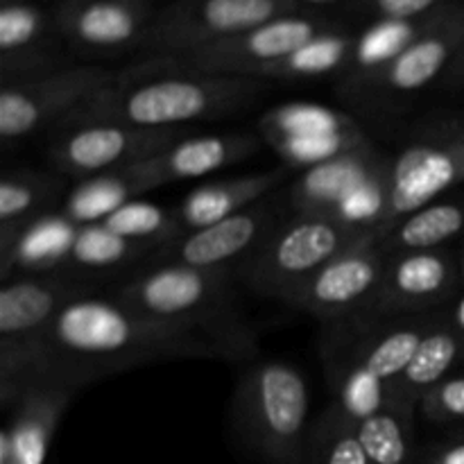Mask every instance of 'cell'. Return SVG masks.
Listing matches in <instances>:
<instances>
[{"label":"cell","instance_id":"1","mask_svg":"<svg viewBox=\"0 0 464 464\" xmlns=\"http://www.w3.org/2000/svg\"><path fill=\"white\" fill-rule=\"evenodd\" d=\"M48 379L84 383L134 367L184 358H227L231 349L204 331L134 311L113 297L66 304L50 329Z\"/></svg>","mask_w":464,"mask_h":464},{"label":"cell","instance_id":"2","mask_svg":"<svg viewBox=\"0 0 464 464\" xmlns=\"http://www.w3.org/2000/svg\"><path fill=\"white\" fill-rule=\"evenodd\" d=\"M270 82L208 75L157 57L118 72L111 86L63 122H125L152 130H184L193 122L225 118L252 104ZM59 122V125H63Z\"/></svg>","mask_w":464,"mask_h":464},{"label":"cell","instance_id":"3","mask_svg":"<svg viewBox=\"0 0 464 464\" xmlns=\"http://www.w3.org/2000/svg\"><path fill=\"white\" fill-rule=\"evenodd\" d=\"M234 270L154 263L111 295L116 302L161 320L204 331L231 349L236 358L256 353V338L236 313Z\"/></svg>","mask_w":464,"mask_h":464},{"label":"cell","instance_id":"4","mask_svg":"<svg viewBox=\"0 0 464 464\" xmlns=\"http://www.w3.org/2000/svg\"><path fill=\"white\" fill-rule=\"evenodd\" d=\"M91 295L75 281L54 275L5 281L0 293V397L14 406L30 383L48 379L50 329L72 299Z\"/></svg>","mask_w":464,"mask_h":464},{"label":"cell","instance_id":"5","mask_svg":"<svg viewBox=\"0 0 464 464\" xmlns=\"http://www.w3.org/2000/svg\"><path fill=\"white\" fill-rule=\"evenodd\" d=\"M236 424L245 442L272 464H304L308 453V385L281 358L249 367L236 390Z\"/></svg>","mask_w":464,"mask_h":464},{"label":"cell","instance_id":"6","mask_svg":"<svg viewBox=\"0 0 464 464\" xmlns=\"http://www.w3.org/2000/svg\"><path fill=\"white\" fill-rule=\"evenodd\" d=\"M365 238L372 236L358 234L329 216L293 213L238 270L258 295L288 302L317 270Z\"/></svg>","mask_w":464,"mask_h":464},{"label":"cell","instance_id":"7","mask_svg":"<svg viewBox=\"0 0 464 464\" xmlns=\"http://www.w3.org/2000/svg\"><path fill=\"white\" fill-rule=\"evenodd\" d=\"M464 181V116L421 127L392 157V193L379 240L403 218L438 202Z\"/></svg>","mask_w":464,"mask_h":464},{"label":"cell","instance_id":"8","mask_svg":"<svg viewBox=\"0 0 464 464\" xmlns=\"http://www.w3.org/2000/svg\"><path fill=\"white\" fill-rule=\"evenodd\" d=\"M295 12L302 9L293 0H177L152 18L143 48L184 57Z\"/></svg>","mask_w":464,"mask_h":464},{"label":"cell","instance_id":"9","mask_svg":"<svg viewBox=\"0 0 464 464\" xmlns=\"http://www.w3.org/2000/svg\"><path fill=\"white\" fill-rule=\"evenodd\" d=\"M181 139H186V130H152L111 121L63 122L48 145V161L59 175L86 179L148 161Z\"/></svg>","mask_w":464,"mask_h":464},{"label":"cell","instance_id":"10","mask_svg":"<svg viewBox=\"0 0 464 464\" xmlns=\"http://www.w3.org/2000/svg\"><path fill=\"white\" fill-rule=\"evenodd\" d=\"M118 72L98 66L62 68L0 91V139L5 143L63 122L116 82Z\"/></svg>","mask_w":464,"mask_h":464},{"label":"cell","instance_id":"11","mask_svg":"<svg viewBox=\"0 0 464 464\" xmlns=\"http://www.w3.org/2000/svg\"><path fill=\"white\" fill-rule=\"evenodd\" d=\"M334 27L338 25L324 16L295 12L261 23L252 30L240 32V34L229 36V39L198 50V53L168 59L175 66L186 68V71L256 80L258 72L266 71L267 66L284 59L285 54L295 53L299 45L315 39L322 32L334 30Z\"/></svg>","mask_w":464,"mask_h":464},{"label":"cell","instance_id":"12","mask_svg":"<svg viewBox=\"0 0 464 464\" xmlns=\"http://www.w3.org/2000/svg\"><path fill=\"white\" fill-rule=\"evenodd\" d=\"M388 258L390 254L379 240H361L317 270L285 304L317 320H335L372 308L383 284Z\"/></svg>","mask_w":464,"mask_h":464},{"label":"cell","instance_id":"13","mask_svg":"<svg viewBox=\"0 0 464 464\" xmlns=\"http://www.w3.org/2000/svg\"><path fill=\"white\" fill-rule=\"evenodd\" d=\"M279 225L276 211L267 198L245 211L204 229L188 231L168 243L152 256V263L202 267V270H236L258 252L267 236Z\"/></svg>","mask_w":464,"mask_h":464},{"label":"cell","instance_id":"14","mask_svg":"<svg viewBox=\"0 0 464 464\" xmlns=\"http://www.w3.org/2000/svg\"><path fill=\"white\" fill-rule=\"evenodd\" d=\"M464 41V5L451 3L435 16L429 30L421 32L397 59L381 68L358 93L401 98L424 91L442 80Z\"/></svg>","mask_w":464,"mask_h":464},{"label":"cell","instance_id":"15","mask_svg":"<svg viewBox=\"0 0 464 464\" xmlns=\"http://www.w3.org/2000/svg\"><path fill=\"white\" fill-rule=\"evenodd\" d=\"M462 267L449 249L390 254L383 284L370 311L376 315H412L447 302L458 290Z\"/></svg>","mask_w":464,"mask_h":464},{"label":"cell","instance_id":"16","mask_svg":"<svg viewBox=\"0 0 464 464\" xmlns=\"http://www.w3.org/2000/svg\"><path fill=\"white\" fill-rule=\"evenodd\" d=\"M152 18L148 0H63L59 30L86 53L118 54L143 45Z\"/></svg>","mask_w":464,"mask_h":464},{"label":"cell","instance_id":"17","mask_svg":"<svg viewBox=\"0 0 464 464\" xmlns=\"http://www.w3.org/2000/svg\"><path fill=\"white\" fill-rule=\"evenodd\" d=\"M80 388L59 379H39L14 401L12 420L0 438V464H44L50 440Z\"/></svg>","mask_w":464,"mask_h":464},{"label":"cell","instance_id":"18","mask_svg":"<svg viewBox=\"0 0 464 464\" xmlns=\"http://www.w3.org/2000/svg\"><path fill=\"white\" fill-rule=\"evenodd\" d=\"M388 159L390 154L381 152L374 143H370L365 148L340 154V157L320 163V166L308 168L290 186V208H293V213H320V216H331Z\"/></svg>","mask_w":464,"mask_h":464},{"label":"cell","instance_id":"19","mask_svg":"<svg viewBox=\"0 0 464 464\" xmlns=\"http://www.w3.org/2000/svg\"><path fill=\"white\" fill-rule=\"evenodd\" d=\"M261 140V136L247 131L186 136L159 152L157 157L143 161V166L157 186L198 179L249 159L258 152Z\"/></svg>","mask_w":464,"mask_h":464},{"label":"cell","instance_id":"20","mask_svg":"<svg viewBox=\"0 0 464 464\" xmlns=\"http://www.w3.org/2000/svg\"><path fill=\"white\" fill-rule=\"evenodd\" d=\"M288 170L290 168L279 166L272 168V170L227 177V179L198 186L175 208V218L181 227V234L211 227L216 222L245 211L252 204L261 202L276 186L288 179Z\"/></svg>","mask_w":464,"mask_h":464},{"label":"cell","instance_id":"21","mask_svg":"<svg viewBox=\"0 0 464 464\" xmlns=\"http://www.w3.org/2000/svg\"><path fill=\"white\" fill-rule=\"evenodd\" d=\"M45 32L48 18L39 5L9 3L0 5V72L3 86L45 75Z\"/></svg>","mask_w":464,"mask_h":464},{"label":"cell","instance_id":"22","mask_svg":"<svg viewBox=\"0 0 464 464\" xmlns=\"http://www.w3.org/2000/svg\"><path fill=\"white\" fill-rule=\"evenodd\" d=\"M63 190L54 175L16 168L0 179V270L12 258L18 238L32 220L53 211Z\"/></svg>","mask_w":464,"mask_h":464},{"label":"cell","instance_id":"23","mask_svg":"<svg viewBox=\"0 0 464 464\" xmlns=\"http://www.w3.org/2000/svg\"><path fill=\"white\" fill-rule=\"evenodd\" d=\"M154 188L159 186L145 170L143 161L131 163V166L77 181L59 207V213L77 227L98 225L107 220L113 211H118L122 204L139 199V195Z\"/></svg>","mask_w":464,"mask_h":464},{"label":"cell","instance_id":"24","mask_svg":"<svg viewBox=\"0 0 464 464\" xmlns=\"http://www.w3.org/2000/svg\"><path fill=\"white\" fill-rule=\"evenodd\" d=\"M464 353V335L453 324L430 322L429 331L421 338L415 356L408 362L406 372L394 383V403L406 408L420 406L421 397L451 376V370Z\"/></svg>","mask_w":464,"mask_h":464},{"label":"cell","instance_id":"25","mask_svg":"<svg viewBox=\"0 0 464 464\" xmlns=\"http://www.w3.org/2000/svg\"><path fill=\"white\" fill-rule=\"evenodd\" d=\"M440 12L421 18H408V21H372L361 34H356L352 59L343 72L344 91H361L381 68L388 66L397 59L421 32L429 30Z\"/></svg>","mask_w":464,"mask_h":464},{"label":"cell","instance_id":"26","mask_svg":"<svg viewBox=\"0 0 464 464\" xmlns=\"http://www.w3.org/2000/svg\"><path fill=\"white\" fill-rule=\"evenodd\" d=\"M77 231L80 227L66 220L59 211L44 213L32 220L18 238L9 263L0 270L3 281H9L14 270L23 272V276H32L50 275L66 266Z\"/></svg>","mask_w":464,"mask_h":464},{"label":"cell","instance_id":"27","mask_svg":"<svg viewBox=\"0 0 464 464\" xmlns=\"http://www.w3.org/2000/svg\"><path fill=\"white\" fill-rule=\"evenodd\" d=\"M356 34L347 30H326L317 34L315 39L299 45L295 53L285 54L276 63L267 66L266 71L258 72L256 80L263 82H304V80H320V77L343 75L344 68L352 59Z\"/></svg>","mask_w":464,"mask_h":464},{"label":"cell","instance_id":"28","mask_svg":"<svg viewBox=\"0 0 464 464\" xmlns=\"http://www.w3.org/2000/svg\"><path fill=\"white\" fill-rule=\"evenodd\" d=\"M462 231L464 202L438 199V202L415 211L412 216L403 218L379 243L388 254L424 252V249H440L447 240L456 238Z\"/></svg>","mask_w":464,"mask_h":464},{"label":"cell","instance_id":"29","mask_svg":"<svg viewBox=\"0 0 464 464\" xmlns=\"http://www.w3.org/2000/svg\"><path fill=\"white\" fill-rule=\"evenodd\" d=\"M429 326L430 322L426 320L403 322V324L392 326L383 334L372 335L358 347L352 362H356L358 367H362V370L370 372L372 376H376V379L383 381L385 385L394 390V383L406 372L408 362L415 356Z\"/></svg>","mask_w":464,"mask_h":464},{"label":"cell","instance_id":"30","mask_svg":"<svg viewBox=\"0 0 464 464\" xmlns=\"http://www.w3.org/2000/svg\"><path fill=\"white\" fill-rule=\"evenodd\" d=\"M356 426L372 464L415 460V408L392 403Z\"/></svg>","mask_w":464,"mask_h":464},{"label":"cell","instance_id":"31","mask_svg":"<svg viewBox=\"0 0 464 464\" xmlns=\"http://www.w3.org/2000/svg\"><path fill=\"white\" fill-rule=\"evenodd\" d=\"M157 252L159 249L152 247V245L122 238V236L113 234V231H109L107 227L98 222V225L80 227L63 267H75V270L86 272H107L131 266L139 258L154 256Z\"/></svg>","mask_w":464,"mask_h":464},{"label":"cell","instance_id":"32","mask_svg":"<svg viewBox=\"0 0 464 464\" xmlns=\"http://www.w3.org/2000/svg\"><path fill=\"white\" fill-rule=\"evenodd\" d=\"M353 125H358L356 118L338 109L313 102H290L270 109L258 118V136L270 143L275 139L326 134V131L347 130Z\"/></svg>","mask_w":464,"mask_h":464},{"label":"cell","instance_id":"33","mask_svg":"<svg viewBox=\"0 0 464 464\" xmlns=\"http://www.w3.org/2000/svg\"><path fill=\"white\" fill-rule=\"evenodd\" d=\"M100 225H104L109 231L122 236V238L152 245L157 249L166 247L168 243L181 236L175 208H166L161 204L145 202V199H131V202L122 204L118 211H113Z\"/></svg>","mask_w":464,"mask_h":464},{"label":"cell","instance_id":"34","mask_svg":"<svg viewBox=\"0 0 464 464\" xmlns=\"http://www.w3.org/2000/svg\"><path fill=\"white\" fill-rule=\"evenodd\" d=\"M308 464H372L358 426L331 403L308 438Z\"/></svg>","mask_w":464,"mask_h":464},{"label":"cell","instance_id":"35","mask_svg":"<svg viewBox=\"0 0 464 464\" xmlns=\"http://www.w3.org/2000/svg\"><path fill=\"white\" fill-rule=\"evenodd\" d=\"M392 388L372 376L356 362L349 361L343 376L335 385L334 406L353 424H361L367 417L376 415L383 408L392 406Z\"/></svg>","mask_w":464,"mask_h":464},{"label":"cell","instance_id":"36","mask_svg":"<svg viewBox=\"0 0 464 464\" xmlns=\"http://www.w3.org/2000/svg\"><path fill=\"white\" fill-rule=\"evenodd\" d=\"M421 415L429 421L451 424L464 420V376H449L430 388L420 401Z\"/></svg>","mask_w":464,"mask_h":464},{"label":"cell","instance_id":"37","mask_svg":"<svg viewBox=\"0 0 464 464\" xmlns=\"http://www.w3.org/2000/svg\"><path fill=\"white\" fill-rule=\"evenodd\" d=\"M453 0H362L361 9L372 18V21H408V18L430 16L440 12Z\"/></svg>","mask_w":464,"mask_h":464},{"label":"cell","instance_id":"38","mask_svg":"<svg viewBox=\"0 0 464 464\" xmlns=\"http://www.w3.org/2000/svg\"><path fill=\"white\" fill-rule=\"evenodd\" d=\"M424 464H464V440L438 447L426 458Z\"/></svg>","mask_w":464,"mask_h":464},{"label":"cell","instance_id":"39","mask_svg":"<svg viewBox=\"0 0 464 464\" xmlns=\"http://www.w3.org/2000/svg\"><path fill=\"white\" fill-rule=\"evenodd\" d=\"M442 84L447 86V89H464V41L460 44V48H458L449 71L444 72Z\"/></svg>","mask_w":464,"mask_h":464},{"label":"cell","instance_id":"40","mask_svg":"<svg viewBox=\"0 0 464 464\" xmlns=\"http://www.w3.org/2000/svg\"><path fill=\"white\" fill-rule=\"evenodd\" d=\"M299 9L302 7H326V5L343 3V0H293Z\"/></svg>","mask_w":464,"mask_h":464},{"label":"cell","instance_id":"41","mask_svg":"<svg viewBox=\"0 0 464 464\" xmlns=\"http://www.w3.org/2000/svg\"><path fill=\"white\" fill-rule=\"evenodd\" d=\"M9 3H25V0H0V5H9Z\"/></svg>","mask_w":464,"mask_h":464},{"label":"cell","instance_id":"42","mask_svg":"<svg viewBox=\"0 0 464 464\" xmlns=\"http://www.w3.org/2000/svg\"><path fill=\"white\" fill-rule=\"evenodd\" d=\"M460 267H462V281H464V258H462V266Z\"/></svg>","mask_w":464,"mask_h":464}]
</instances>
